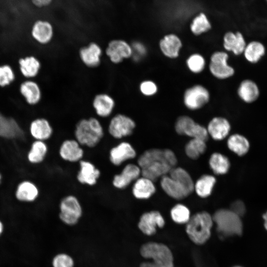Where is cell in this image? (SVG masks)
<instances>
[{"label":"cell","mask_w":267,"mask_h":267,"mask_svg":"<svg viewBox=\"0 0 267 267\" xmlns=\"http://www.w3.org/2000/svg\"><path fill=\"white\" fill-rule=\"evenodd\" d=\"M175 153L171 149L150 148L138 157L137 164L141 170V176L155 181L167 175L177 163Z\"/></svg>","instance_id":"1"},{"label":"cell","mask_w":267,"mask_h":267,"mask_svg":"<svg viewBox=\"0 0 267 267\" xmlns=\"http://www.w3.org/2000/svg\"><path fill=\"white\" fill-rule=\"evenodd\" d=\"M210 94L208 89L201 85H195L184 91L183 101L189 110H196L205 105L210 100Z\"/></svg>","instance_id":"10"},{"label":"cell","mask_w":267,"mask_h":267,"mask_svg":"<svg viewBox=\"0 0 267 267\" xmlns=\"http://www.w3.org/2000/svg\"><path fill=\"white\" fill-rule=\"evenodd\" d=\"M209 166L217 175H224L229 170L230 162L228 158L224 155L215 152L213 153L209 159Z\"/></svg>","instance_id":"35"},{"label":"cell","mask_w":267,"mask_h":267,"mask_svg":"<svg viewBox=\"0 0 267 267\" xmlns=\"http://www.w3.org/2000/svg\"><path fill=\"white\" fill-rule=\"evenodd\" d=\"M25 132L18 120L0 111V138L6 140H21Z\"/></svg>","instance_id":"11"},{"label":"cell","mask_w":267,"mask_h":267,"mask_svg":"<svg viewBox=\"0 0 267 267\" xmlns=\"http://www.w3.org/2000/svg\"><path fill=\"white\" fill-rule=\"evenodd\" d=\"M141 176V170L137 164H126L120 173L115 174L112 184L116 189L124 190Z\"/></svg>","instance_id":"14"},{"label":"cell","mask_w":267,"mask_h":267,"mask_svg":"<svg viewBox=\"0 0 267 267\" xmlns=\"http://www.w3.org/2000/svg\"><path fill=\"white\" fill-rule=\"evenodd\" d=\"M170 215L172 220L178 224H186L191 217L189 209L181 204L175 205L171 210Z\"/></svg>","instance_id":"38"},{"label":"cell","mask_w":267,"mask_h":267,"mask_svg":"<svg viewBox=\"0 0 267 267\" xmlns=\"http://www.w3.org/2000/svg\"><path fill=\"white\" fill-rule=\"evenodd\" d=\"M160 184L165 192L175 199H183L190 194L180 183L172 178L168 175L161 178Z\"/></svg>","instance_id":"27"},{"label":"cell","mask_w":267,"mask_h":267,"mask_svg":"<svg viewBox=\"0 0 267 267\" xmlns=\"http://www.w3.org/2000/svg\"><path fill=\"white\" fill-rule=\"evenodd\" d=\"M5 230L4 222L0 219V238L3 235Z\"/></svg>","instance_id":"48"},{"label":"cell","mask_w":267,"mask_h":267,"mask_svg":"<svg viewBox=\"0 0 267 267\" xmlns=\"http://www.w3.org/2000/svg\"><path fill=\"white\" fill-rule=\"evenodd\" d=\"M240 267V266H235V267Z\"/></svg>","instance_id":"51"},{"label":"cell","mask_w":267,"mask_h":267,"mask_svg":"<svg viewBox=\"0 0 267 267\" xmlns=\"http://www.w3.org/2000/svg\"><path fill=\"white\" fill-rule=\"evenodd\" d=\"M92 107L98 117L106 118L113 113L116 106L113 97L107 93H100L94 96Z\"/></svg>","instance_id":"23"},{"label":"cell","mask_w":267,"mask_h":267,"mask_svg":"<svg viewBox=\"0 0 267 267\" xmlns=\"http://www.w3.org/2000/svg\"><path fill=\"white\" fill-rule=\"evenodd\" d=\"M165 224V221L158 211H150L143 213L139 217L137 227L144 235L148 236L154 235L157 228H162Z\"/></svg>","instance_id":"13"},{"label":"cell","mask_w":267,"mask_h":267,"mask_svg":"<svg viewBox=\"0 0 267 267\" xmlns=\"http://www.w3.org/2000/svg\"><path fill=\"white\" fill-rule=\"evenodd\" d=\"M104 130L99 120L95 117L82 118L75 125V139L82 145L89 148L97 146L104 136Z\"/></svg>","instance_id":"2"},{"label":"cell","mask_w":267,"mask_h":267,"mask_svg":"<svg viewBox=\"0 0 267 267\" xmlns=\"http://www.w3.org/2000/svg\"><path fill=\"white\" fill-rule=\"evenodd\" d=\"M266 52L265 45L260 41L253 40L247 43L242 54L247 62L254 64L258 63Z\"/></svg>","instance_id":"32"},{"label":"cell","mask_w":267,"mask_h":267,"mask_svg":"<svg viewBox=\"0 0 267 267\" xmlns=\"http://www.w3.org/2000/svg\"><path fill=\"white\" fill-rule=\"evenodd\" d=\"M217 231L223 237L241 235L243 231L241 217L230 209H220L212 216Z\"/></svg>","instance_id":"5"},{"label":"cell","mask_w":267,"mask_h":267,"mask_svg":"<svg viewBox=\"0 0 267 267\" xmlns=\"http://www.w3.org/2000/svg\"><path fill=\"white\" fill-rule=\"evenodd\" d=\"M168 175L180 183L191 194L194 190V183L189 174L183 168L175 167Z\"/></svg>","instance_id":"36"},{"label":"cell","mask_w":267,"mask_h":267,"mask_svg":"<svg viewBox=\"0 0 267 267\" xmlns=\"http://www.w3.org/2000/svg\"><path fill=\"white\" fill-rule=\"evenodd\" d=\"M228 57L227 53L223 51H217L211 55L209 69L214 77L224 80L233 76L235 70L228 64Z\"/></svg>","instance_id":"9"},{"label":"cell","mask_w":267,"mask_h":267,"mask_svg":"<svg viewBox=\"0 0 267 267\" xmlns=\"http://www.w3.org/2000/svg\"><path fill=\"white\" fill-rule=\"evenodd\" d=\"M246 44L244 36L238 31L227 32L223 38V46L224 49L236 56L243 54Z\"/></svg>","instance_id":"25"},{"label":"cell","mask_w":267,"mask_h":267,"mask_svg":"<svg viewBox=\"0 0 267 267\" xmlns=\"http://www.w3.org/2000/svg\"><path fill=\"white\" fill-rule=\"evenodd\" d=\"M40 191L37 184L30 179L20 180L16 185L14 197L21 203H32L39 197Z\"/></svg>","instance_id":"16"},{"label":"cell","mask_w":267,"mask_h":267,"mask_svg":"<svg viewBox=\"0 0 267 267\" xmlns=\"http://www.w3.org/2000/svg\"><path fill=\"white\" fill-rule=\"evenodd\" d=\"M216 182V178L212 175H204L194 183V190L201 198L210 196Z\"/></svg>","instance_id":"33"},{"label":"cell","mask_w":267,"mask_h":267,"mask_svg":"<svg viewBox=\"0 0 267 267\" xmlns=\"http://www.w3.org/2000/svg\"><path fill=\"white\" fill-rule=\"evenodd\" d=\"M136 155V151L131 143L122 141L110 148L109 160L112 165L119 167L125 162L134 159Z\"/></svg>","instance_id":"15"},{"label":"cell","mask_w":267,"mask_h":267,"mask_svg":"<svg viewBox=\"0 0 267 267\" xmlns=\"http://www.w3.org/2000/svg\"><path fill=\"white\" fill-rule=\"evenodd\" d=\"M229 209L240 217L243 216L246 212L244 203L239 200L232 203Z\"/></svg>","instance_id":"45"},{"label":"cell","mask_w":267,"mask_h":267,"mask_svg":"<svg viewBox=\"0 0 267 267\" xmlns=\"http://www.w3.org/2000/svg\"><path fill=\"white\" fill-rule=\"evenodd\" d=\"M15 71L10 64H0V88L9 87L15 81Z\"/></svg>","instance_id":"40"},{"label":"cell","mask_w":267,"mask_h":267,"mask_svg":"<svg viewBox=\"0 0 267 267\" xmlns=\"http://www.w3.org/2000/svg\"><path fill=\"white\" fill-rule=\"evenodd\" d=\"M19 91L26 103L36 106L41 101L42 91L40 85L34 79H25L19 85Z\"/></svg>","instance_id":"21"},{"label":"cell","mask_w":267,"mask_h":267,"mask_svg":"<svg viewBox=\"0 0 267 267\" xmlns=\"http://www.w3.org/2000/svg\"><path fill=\"white\" fill-rule=\"evenodd\" d=\"M176 132L180 135H185L192 138H199L207 141L209 134L207 129L196 123L190 117L186 115L179 116L175 125Z\"/></svg>","instance_id":"8"},{"label":"cell","mask_w":267,"mask_h":267,"mask_svg":"<svg viewBox=\"0 0 267 267\" xmlns=\"http://www.w3.org/2000/svg\"><path fill=\"white\" fill-rule=\"evenodd\" d=\"M139 267H154L153 264L149 260L142 262L139 265Z\"/></svg>","instance_id":"47"},{"label":"cell","mask_w":267,"mask_h":267,"mask_svg":"<svg viewBox=\"0 0 267 267\" xmlns=\"http://www.w3.org/2000/svg\"><path fill=\"white\" fill-rule=\"evenodd\" d=\"M2 179H3V176H2V173L0 171V186L2 182Z\"/></svg>","instance_id":"50"},{"label":"cell","mask_w":267,"mask_h":267,"mask_svg":"<svg viewBox=\"0 0 267 267\" xmlns=\"http://www.w3.org/2000/svg\"><path fill=\"white\" fill-rule=\"evenodd\" d=\"M31 36L38 44L41 45H47L53 38V26L48 21L38 20L32 26Z\"/></svg>","instance_id":"20"},{"label":"cell","mask_w":267,"mask_h":267,"mask_svg":"<svg viewBox=\"0 0 267 267\" xmlns=\"http://www.w3.org/2000/svg\"><path fill=\"white\" fill-rule=\"evenodd\" d=\"M18 65L20 74L26 79H34L37 77L42 68L40 60L33 55L20 58Z\"/></svg>","instance_id":"24"},{"label":"cell","mask_w":267,"mask_h":267,"mask_svg":"<svg viewBox=\"0 0 267 267\" xmlns=\"http://www.w3.org/2000/svg\"><path fill=\"white\" fill-rule=\"evenodd\" d=\"M141 93L145 96H151L158 91V87L156 83L149 80L142 81L139 85Z\"/></svg>","instance_id":"43"},{"label":"cell","mask_w":267,"mask_h":267,"mask_svg":"<svg viewBox=\"0 0 267 267\" xmlns=\"http://www.w3.org/2000/svg\"></svg>","instance_id":"52"},{"label":"cell","mask_w":267,"mask_h":267,"mask_svg":"<svg viewBox=\"0 0 267 267\" xmlns=\"http://www.w3.org/2000/svg\"><path fill=\"white\" fill-rule=\"evenodd\" d=\"M154 181L144 177H140L133 184L132 193L138 200H146L150 198L155 192Z\"/></svg>","instance_id":"30"},{"label":"cell","mask_w":267,"mask_h":267,"mask_svg":"<svg viewBox=\"0 0 267 267\" xmlns=\"http://www.w3.org/2000/svg\"><path fill=\"white\" fill-rule=\"evenodd\" d=\"M141 257L150 261L154 267H174L173 254L166 244L149 241L141 245L139 250Z\"/></svg>","instance_id":"4"},{"label":"cell","mask_w":267,"mask_h":267,"mask_svg":"<svg viewBox=\"0 0 267 267\" xmlns=\"http://www.w3.org/2000/svg\"><path fill=\"white\" fill-rule=\"evenodd\" d=\"M190 27L193 34L199 35L208 31L211 28V25L207 16L201 13L193 19Z\"/></svg>","instance_id":"39"},{"label":"cell","mask_w":267,"mask_h":267,"mask_svg":"<svg viewBox=\"0 0 267 267\" xmlns=\"http://www.w3.org/2000/svg\"><path fill=\"white\" fill-rule=\"evenodd\" d=\"M133 54L132 58L135 61H139L144 57L147 53L146 46L141 42H134L132 44Z\"/></svg>","instance_id":"44"},{"label":"cell","mask_w":267,"mask_h":267,"mask_svg":"<svg viewBox=\"0 0 267 267\" xmlns=\"http://www.w3.org/2000/svg\"><path fill=\"white\" fill-rule=\"evenodd\" d=\"M182 44L180 38L174 34L165 35L159 42V48L167 57L175 59L179 56Z\"/></svg>","instance_id":"28"},{"label":"cell","mask_w":267,"mask_h":267,"mask_svg":"<svg viewBox=\"0 0 267 267\" xmlns=\"http://www.w3.org/2000/svg\"><path fill=\"white\" fill-rule=\"evenodd\" d=\"M263 218L265 221V223H264L265 227L266 229L267 230V212L263 215Z\"/></svg>","instance_id":"49"},{"label":"cell","mask_w":267,"mask_h":267,"mask_svg":"<svg viewBox=\"0 0 267 267\" xmlns=\"http://www.w3.org/2000/svg\"><path fill=\"white\" fill-rule=\"evenodd\" d=\"M28 132L34 140L46 141L52 137L53 128L47 119L37 117L30 122Z\"/></svg>","instance_id":"18"},{"label":"cell","mask_w":267,"mask_h":267,"mask_svg":"<svg viewBox=\"0 0 267 267\" xmlns=\"http://www.w3.org/2000/svg\"><path fill=\"white\" fill-rule=\"evenodd\" d=\"M58 154L60 158L66 162L77 163L83 159L85 152L82 146L75 138H69L61 142Z\"/></svg>","instance_id":"17"},{"label":"cell","mask_w":267,"mask_h":267,"mask_svg":"<svg viewBox=\"0 0 267 267\" xmlns=\"http://www.w3.org/2000/svg\"><path fill=\"white\" fill-rule=\"evenodd\" d=\"M237 93L242 101L250 104L258 100L260 95V90L258 84L254 81L246 79L239 84Z\"/></svg>","instance_id":"26"},{"label":"cell","mask_w":267,"mask_h":267,"mask_svg":"<svg viewBox=\"0 0 267 267\" xmlns=\"http://www.w3.org/2000/svg\"><path fill=\"white\" fill-rule=\"evenodd\" d=\"M105 53L111 63L118 64L132 58V45L124 40L114 39L108 43Z\"/></svg>","instance_id":"12"},{"label":"cell","mask_w":267,"mask_h":267,"mask_svg":"<svg viewBox=\"0 0 267 267\" xmlns=\"http://www.w3.org/2000/svg\"><path fill=\"white\" fill-rule=\"evenodd\" d=\"M227 145L230 150L241 156L248 152L250 147L247 139L237 134L231 135L228 137Z\"/></svg>","instance_id":"34"},{"label":"cell","mask_w":267,"mask_h":267,"mask_svg":"<svg viewBox=\"0 0 267 267\" xmlns=\"http://www.w3.org/2000/svg\"><path fill=\"white\" fill-rule=\"evenodd\" d=\"M48 152V147L46 141L34 140L26 153V160L31 165L40 164L45 160Z\"/></svg>","instance_id":"31"},{"label":"cell","mask_w":267,"mask_h":267,"mask_svg":"<svg viewBox=\"0 0 267 267\" xmlns=\"http://www.w3.org/2000/svg\"><path fill=\"white\" fill-rule=\"evenodd\" d=\"M31 1L36 7L41 8L49 5L52 0H31Z\"/></svg>","instance_id":"46"},{"label":"cell","mask_w":267,"mask_h":267,"mask_svg":"<svg viewBox=\"0 0 267 267\" xmlns=\"http://www.w3.org/2000/svg\"><path fill=\"white\" fill-rule=\"evenodd\" d=\"M83 215V207L76 196L69 194L61 199L58 217L63 224L69 226H75L79 223Z\"/></svg>","instance_id":"6"},{"label":"cell","mask_w":267,"mask_h":267,"mask_svg":"<svg viewBox=\"0 0 267 267\" xmlns=\"http://www.w3.org/2000/svg\"><path fill=\"white\" fill-rule=\"evenodd\" d=\"M208 134L216 140H221L229 134L231 126L225 118L215 117L210 120L206 128Z\"/></svg>","instance_id":"29"},{"label":"cell","mask_w":267,"mask_h":267,"mask_svg":"<svg viewBox=\"0 0 267 267\" xmlns=\"http://www.w3.org/2000/svg\"><path fill=\"white\" fill-rule=\"evenodd\" d=\"M79 55L81 61L85 66L95 68L101 63L102 49L97 43L91 42L80 49Z\"/></svg>","instance_id":"22"},{"label":"cell","mask_w":267,"mask_h":267,"mask_svg":"<svg viewBox=\"0 0 267 267\" xmlns=\"http://www.w3.org/2000/svg\"><path fill=\"white\" fill-rule=\"evenodd\" d=\"M186 64L187 68L192 73L199 74L204 70L206 61L201 54L196 53L191 54L187 58Z\"/></svg>","instance_id":"41"},{"label":"cell","mask_w":267,"mask_h":267,"mask_svg":"<svg viewBox=\"0 0 267 267\" xmlns=\"http://www.w3.org/2000/svg\"><path fill=\"white\" fill-rule=\"evenodd\" d=\"M213 224L210 214L206 211L198 212L191 216L185 224V232L194 244L202 245L210 238Z\"/></svg>","instance_id":"3"},{"label":"cell","mask_w":267,"mask_h":267,"mask_svg":"<svg viewBox=\"0 0 267 267\" xmlns=\"http://www.w3.org/2000/svg\"><path fill=\"white\" fill-rule=\"evenodd\" d=\"M51 266V267H75V262L69 254L59 252L52 257Z\"/></svg>","instance_id":"42"},{"label":"cell","mask_w":267,"mask_h":267,"mask_svg":"<svg viewBox=\"0 0 267 267\" xmlns=\"http://www.w3.org/2000/svg\"><path fill=\"white\" fill-rule=\"evenodd\" d=\"M136 128L134 120L123 113H118L110 119L108 125V132L114 139H122L131 136Z\"/></svg>","instance_id":"7"},{"label":"cell","mask_w":267,"mask_h":267,"mask_svg":"<svg viewBox=\"0 0 267 267\" xmlns=\"http://www.w3.org/2000/svg\"><path fill=\"white\" fill-rule=\"evenodd\" d=\"M206 141L199 138H192L185 146V152L190 159H198L206 151Z\"/></svg>","instance_id":"37"},{"label":"cell","mask_w":267,"mask_h":267,"mask_svg":"<svg viewBox=\"0 0 267 267\" xmlns=\"http://www.w3.org/2000/svg\"><path fill=\"white\" fill-rule=\"evenodd\" d=\"M78 163L79 170L76 175L78 182L89 186L96 185L101 175L100 170L88 160L82 159Z\"/></svg>","instance_id":"19"}]
</instances>
